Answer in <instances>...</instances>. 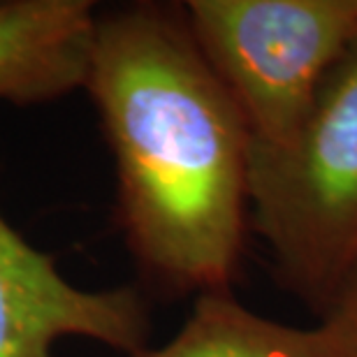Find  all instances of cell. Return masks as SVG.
<instances>
[{
    "label": "cell",
    "mask_w": 357,
    "mask_h": 357,
    "mask_svg": "<svg viewBox=\"0 0 357 357\" xmlns=\"http://www.w3.org/2000/svg\"><path fill=\"white\" fill-rule=\"evenodd\" d=\"M84 91L139 274L178 297L230 290L251 225V132L183 5L98 12Z\"/></svg>",
    "instance_id": "1"
},
{
    "label": "cell",
    "mask_w": 357,
    "mask_h": 357,
    "mask_svg": "<svg viewBox=\"0 0 357 357\" xmlns=\"http://www.w3.org/2000/svg\"><path fill=\"white\" fill-rule=\"evenodd\" d=\"M248 188L278 281L320 313L357 255V42L288 146H251Z\"/></svg>",
    "instance_id": "2"
},
{
    "label": "cell",
    "mask_w": 357,
    "mask_h": 357,
    "mask_svg": "<svg viewBox=\"0 0 357 357\" xmlns=\"http://www.w3.org/2000/svg\"><path fill=\"white\" fill-rule=\"evenodd\" d=\"M190 31L239 107L251 146H288L357 42V0H188Z\"/></svg>",
    "instance_id": "3"
},
{
    "label": "cell",
    "mask_w": 357,
    "mask_h": 357,
    "mask_svg": "<svg viewBox=\"0 0 357 357\" xmlns=\"http://www.w3.org/2000/svg\"><path fill=\"white\" fill-rule=\"evenodd\" d=\"M149 334L144 290L82 288L0 213V357H54L68 337L135 357L149 348Z\"/></svg>",
    "instance_id": "4"
},
{
    "label": "cell",
    "mask_w": 357,
    "mask_h": 357,
    "mask_svg": "<svg viewBox=\"0 0 357 357\" xmlns=\"http://www.w3.org/2000/svg\"><path fill=\"white\" fill-rule=\"evenodd\" d=\"M98 12L91 0H0V102L45 105L84 89Z\"/></svg>",
    "instance_id": "5"
},
{
    "label": "cell",
    "mask_w": 357,
    "mask_h": 357,
    "mask_svg": "<svg viewBox=\"0 0 357 357\" xmlns=\"http://www.w3.org/2000/svg\"><path fill=\"white\" fill-rule=\"evenodd\" d=\"M135 357H341L316 327H295L260 316L232 290L197 295L195 304L162 346Z\"/></svg>",
    "instance_id": "6"
},
{
    "label": "cell",
    "mask_w": 357,
    "mask_h": 357,
    "mask_svg": "<svg viewBox=\"0 0 357 357\" xmlns=\"http://www.w3.org/2000/svg\"><path fill=\"white\" fill-rule=\"evenodd\" d=\"M318 330L341 357H357V255L318 313Z\"/></svg>",
    "instance_id": "7"
}]
</instances>
